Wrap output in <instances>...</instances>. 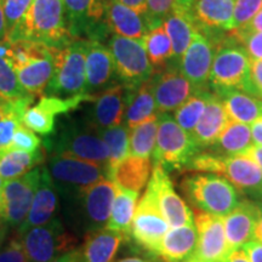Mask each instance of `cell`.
<instances>
[{
	"label": "cell",
	"instance_id": "obj_1",
	"mask_svg": "<svg viewBox=\"0 0 262 262\" xmlns=\"http://www.w3.org/2000/svg\"><path fill=\"white\" fill-rule=\"evenodd\" d=\"M9 41H33L62 49L72 40L63 0H33L24 18L8 33Z\"/></svg>",
	"mask_w": 262,
	"mask_h": 262
},
{
	"label": "cell",
	"instance_id": "obj_2",
	"mask_svg": "<svg viewBox=\"0 0 262 262\" xmlns=\"http://www.w3.org/2000/svg\"><path fill=\"white\" fill-rule=\"evenodd\" d=\"M11 42V41H10ZM58 49L33 41L11 42L8 57L22 88L28 94H44L55 70Z\"/></svg>",
	"mask_w": 262,
	"mask_h": 262
},
{
	"label": "cell",
	"instance_id": "obj_3",
	"mask_svg": "<svg viewBox=\"0 0 262 262\" xmlns=\"http://www.w3.org/2000/svg\"><path fill=\"white\" fill-rule=\"evenodd\" d=\"M182 191L199 211L224 219L241 203V194L228 180L215 173H193L183 180Z\"/></svg>",
	"mask_w": 262,
	"mask_h": 262
},
{
	"label": "cell",
	"instance_id": "obj_4",
	"mask_svg": "<svg viewBox=\"0 0 262 262\" xmlns=\"http://www.w3.org/2000/svg\"><path fill=\"white\" fill-rule=\"evenodd\" d=\"M86 48L88 39H74L67 47L58 49L54 74L42 95L67 98L85 94Z\"/></svg>",
	"mask_w": 262,
	"mask_h": 262
},
{
	"label": "cell",
	"instance_id": "obj_5",
	"mask_svg": "<svg viewBox=\"0 0 262 262\" xmlns=\"http://www.w3.org/2000/svg\"><path fill=\"white\" fill-rule=\"evenodd\" d=\"M191 135L176 123L169 113H158V133L152 153L153 165L165 171L186 169L193 157L201 152Z\"/></svg>",
	"mask_w": 262,
	"mask_h": 262
},
{
	"label": "cell",
	"instance_id": "obj_6",
	"mask_svg": "<svg viewBox=\"0 0 262 262\" xmlns=\"http://www.w3.org/2000/svg\"><path fill=\"white\" fill-rule=\"evenodd\" d=\"M231 37L216 49L209 81L212 89H237L250 95L251 60L244 48L234 44Z\"/></svg>",
	"mask_w": 262,
	"mask_h": 262
},
{
	"label": "cell",
	"instance_id": "obj_7",
	"mask_svg": "<svg viewBox=\"0 0 262 262\" xmlns=\"http://www.w3.org/2000/svg\"><path fill=\"white\" fill-rule=\"evenodd\" d=\"M116 73L126 89L141 86L152 78L155 68L147 55L143 39H131L113 34L108 41Z\"/></svg>",
	"mask_w": 262,
	"mask_h": 262
},
{
	"label": "cell",
	"instance_id": "obj_8",
	"mask_svg": "<svg viewBox=\"0 0 262 262\" xmlns=\"http://www.w3.org/2000/svg\"><path fill=\"white\" fill-rule=\"evenodd\" d=\"M19 235L29 262H50L77 248V238L58 217Z\"/></svg>",
	"mask_w": 262,
	"mask_h": 262
},
{
	"label": "cell",
	"instance_id": "obj_9",
	"mask_svg": "<svg viewBox=\"0 0 262 262\" xmlns=\"http://www.w3.org/2000/svg\"><path fill=\"white\" fill-rule=\"evenodd\" d=\"M48 170L55 187L70 198L94 183L108 179L107 168L70 156L54 155L49 160Z\"/></svg>",
	"mask_w": 262,
	"mask_h": 262
},
{
	"label": "cell",
	"instance_id": "obj_10",
	"mask_svg": "<svg viewBox=\"0 0 262 262\" xmlns=\"http://www.w3.org/2000/svg\"><path fill=\"white\" fill-rule=\"evenodd\" d=\"M52 147L56 152L55 155L74 157L108 169L110 150L94 124L80 125L74 123L66 126Z\"/></svg>",
	"mask_w": 262,
	"mask_h": 262
},
{
	"label": "cell",
	"instance_id": "obj_11",
	"mask_svg": "<svg viewBox=\"0 0 262 262\" xmlns=\"http://www.w3.org/2000/svg\"><path fill=\"white\" fill-rule=\"evenodd\" d=\"M40 172L41 168L37 166L21 178L4 181L0 194L5 224L11 227H19L24 224L31 210L35 191L40 181Z\"/></svg>",
	"mask_w": 262,
	"mask_h": 262
},
{
	"label": "cell",
	"instance_id": "obj_12",
	"mask_svg": "<svg viewBox=\"0 0 262 262\" xmlns=\"http://www.w3.org/2000/svg\"><path fill=\"white\" fill-rule=\"evenodd\" d=\"M170 225L160 212L155 196L146 189L145 194L137 204L130 234L137 244L149 253L157 255L164 235L168 233Z\"/></svg>",
	"mask_w": 262,
	"mask_h": 262
},
{
	"label": "cell",
	"instance_id": "obj_13",
	"mask_svg": "<svg viewBox=\"0 0 262 262\" xmlns=\"http://www.w3.org/2000/svg\"><path fill=\"white\" fill-rule=\"evenodd\" d=\"M215 47L217 45L212 34L196 27L194 37L180 62V71L194 91L206 90L215 57Z\"/></svg>",
	"mask_w": 262,
	"mask_h": 262
},
{
	"label": "cell",
	"instance_id": "obj_14",
	"mask_svg": "<svg viewBox=\"0 0 262 262\" xmlns=\"http://www.w3.org/2000/svg\"><path fill=\"white\" fill-rule=\"evenodd\" d=\"M68 29L73 39L97 40L107 27L103 17L108 0H63Z\"/></svg>",
	"mask_w": 262,
	"mask_h": 262
},
{
	"label": "cell",
	"instance_id": "obj_15",
	"mask_svg": "<svg viewBox=\"0 0 262 262\" xmlns=\"http://www.w3.org/2000/svg\"><path fill=\"white\" fill-rule=\"evenodd\" d=\"M147 189L155 196L159 210L170 227H180L193 224V214L185 201L173 189L168 171L162 166L153 165L152 178Z\"/></svg>",
	"mask_w": 262,
	"mask_h": 262
},
{
	"label": "cell",
	"instance_id": "obj_16",
	"mask_svg": "<svg viewBox=\"0 0 262 262\" xmlns=\"http://www.w3.org/2000/svg\"><path fill=\"white\" fill-rule=\"evenodd\" d=\"M94 95H78L73 97H56L42 95L39 102L29 107L24 116V124L41 136H49L55 130V118L75 110L86 101H94Z\"/></svg>",
	"mask_w": 262,
	"mask_h": 262
},
{
	"label": "cell",
	"instance_id": "obj_17",
	"mask_svg": "<svg viewBox=\"0 0 262 262\" xmlns=\"http://www.w3.org/2000/svg\"><path fill=\"white\" fill-rule=\"evenodd\" d=\"M114 195L116 185L110 179H103L81 191L79 194L72 196L77 204H79L81 217L86 229L94 232L107 224L112 210Z\"/></svg>",
	"mask_w": 262,
	"mask_h": 262
},
{
	"label": "cell",
	"instance_id": "obj_18",
	"mask_svg": "<svg viewBox=\"0 0 262 262\" xmlns=\"http://www.w3.org/2000/svg\"><path fill=\"white\" fill-rule=\"evenodd\" d=\"M194 222L198 232L194 257L206 262H225L232 251L226 238L224 219L208 212L196 211Z\"/></svg>",
	"mask_w": 262,
	"mask_h": 262
},
{
	"label": "cell",
	"instance_id": "obj_19",
	"mask_svg": "<svg viewBox=\"0 0 262 262\" xmlns=\"http://www.w3.org/2000/svg\"><path fill=\"white\" fill-rule=\"evenodd\" d=\"M150 84L158 113L176 111L195 93L179 67H168V70L157 72L150 78Z\"/></svg>",
	"mask_w": 262,
	"mask_h": 262
},
{
	"label": "cell",
	"instance_id": "obj_20",
	"mask_svg": "<svg viewBox=\"0 0 262 262\" xmlns=\"http://www.w3.org/2000/svg\"><path fill=\"white\" fill-rule=\"evenodd\" d=\"M217 175H224L235 188L262 199V171L250 155L225 157L219 160Z\"/></svg>",
	"mask_w": 262,
	"mask_h": 262
},
{
	"label": "cell",
	"instance_id": "obj_21",
	"mask_svg": "<svg viewBox=\"0 0 262 262\" xmlns=\"http://www.w3.org/2000/svg\"><path fill=\"white\" fill-rule=\"evenodd\" d=\"M258 219L257 203L241 201L227 216L224 217L226 238L231 251L243 248L255 237Z\"/></svg>",
	"mask_w": 262,
	"mask_h": 262
},
{
	"label": "cell",
	"instance_id": "obj_22",
	"mask_svg": "<svg viewBox=\"0 0 262 262\" xmlns=\"http://www.w3.org/2000/svg\"><path fill=\"white\" fill-rule=\"evenodd\" d=\"M57 206L56 187H55V183L52 181L48 168L42 166L40 181H39L38 188L35 191L31 210H29L24 224L18 227V234L25 233L28 229L45 225L49 221H51L56 214Z\"/></svg>",
	"mask_w": 262,
	"mask_h": 262
},
{
	"label": "cell",
	"instance_id": "obj_23",
	"mask_svg": "<svg viewBox=\"0 0 262 262\" xmlns=\"http://www.w3.org/2000/svg\"><path fill=\"white\" fill-rule=\"evenodd\" d=\"M103 22L114 34L125 38L143 39L150 31L146 14L118 2H108Z\"/></svg>",
	"mask_w": 262,
	"mask_h": 262
},
{
	"label": "cell",
	"instance_id": "obj_24",
	"mask_svg": "<svg viewBox=\"0 0 262 262\" xmlns=\"http://www.w3.org/2000/svg\"><path fill=\"white\" fill-rule=\"evenodd\" d=\"M86 86L85 94L103 89L112 80L116 73V66L110 49L97 40H88L86 48Z\"/></svg>",
	"mask_w": 262,
	"mask_h": 262
},
{
	"label": "cell",
	"instance_id": "obj_25",
	"mask_svg": "<svg viewBox=\"0 0 262 262\" xmlns=\"http://www.w3.org/2000/svg\"><path fill=\"white\" fill-rule=\"evenodd\" d=\"M229 117L226 108L217 95L209 96L204 113L196 124L192 137L201 149L210 148L229 123Z\"/></svg>",
	"mask_w": 262,
	"mask_h": 262
},
{
	"label": "cell",
	"instance_id": "obj_26",
	"mask_svg": "<svg viewBox=\"0 0 262 262\" xmlns=\"http://www.w3.org/2000/svg\"><path fill=\"white\" fill-rule=\"evenodd\" d=\"M127 89L124 85L108 88L95 97L93 124L97 129H107L122 124L126 107Z\"/></svg>",
	"mask_w": 262,
	"mask_h": 262
},
{
	"label": "cell",
	"instance_id": "obj_27",
	"mask_svg": "<svg viewBox=\"0 0 262 262\" xmlns=\"http://www.w3.org/2000/svg\"><path fill=\"white\" fill-rule=\"evenodd\" d=\"M198 232L193 224L172 227L164 235L158 254L166 262H186L194 256Z\"/></svg>",
	"mask_w": 262,
	"mask_h": 262
},
{
	"label": "cell",
	"instance_id": "obj_28",
	"mask_svg": "<svg viewBox=\"0 0 262 262\" xmlns=\"http://www.w3.org/2000/svg\"><path fill=\"white\" fill-rule=\"evenodd\" d=\"M234 4L235 0H199L191 8V14L199 27L231 32Z\"/></svg>",
	"mask_w": 262,
	"mask_h": 262
},
{
	"label": "cell",
	"instance_id": "obj_29",
	"mask_svg": "<svg viewBox=\"0 0 262 262\" xmlns=\"http://www.w3.org/2000/svg\"><path fill=\"white\" fill-rule=\"evenodd\" d=\"M163 27L168 33L172 45V62H176V66L180 68V62L196 32V22L191 11L172 8L164 21Z\"/></svg>",
	"mask_w": 262,
	"mask_h": 262
},
{
	"label": "cell",
	"instance_id": "obj_30",
	"mask_svg": "<svg viewBox=\"0 0 262 262\" xmlns=\"http://www.w3.org/2000/svg\"><path fill=\"white\" fill-rule=\"evenodd\" d=\"M150 169L152 163L149 158L129 156L111 170L107 178L118 187L140 194L148 181Z\"/></svg>",
	"mask_w": 262,
	"mask_h": 262
},
{
	"label": "cell",
	"instance_id": "obj_31",
	"mask_svg": "<svg viewBox=\"0 0 262 262\" xmlns=\"http://www.w3.org/2000/svg\"><path fill=\"white\" fill-rule=\"evenodd\" d=\"M215 95L224 103L229 119L250 125L262 117V100L242 90H217Z\"/></svg>",
	"mask_w": 262,
	"mask_h": 262
},
{
	"label": "cell",
	"instance_id": "obj_32",
	"mask_svg": "<svg viewBox=\"0 0 262 262\" xmlns=\"http://www.w3.org/2000/svg\"><path fill=\"white\" fill-rule=\"evenodd\" d=\"M125 235L107 228L90 232L81 249L83 262H113Z\"/></svg>",
	"mask_w": 262,
	"mask_h": 262
},
{
	"label": "cell",
	"instance_id": "obj_33",
	"mask_svg": "<svg viewBox=\"0 0 262 262\" xmlns=\"http://www.w3.org/2000/svg\"><path fill=\"white\" fill-rule=\"evenodd\" d=\"M158 116L150 79L136 89H127L124 123L130 129Z\"/></svg>",
	"mask_w": 262,
	"mask_h": 262
},
{
	"label": "cell",
	"instance_id": "obj_34",
	"mask_svg": "<svg viewBox=\"0 0 262 262\" xmlns=\"http://www.w3.org/2000/svg\"><path fill=\"white\" fill-rule=\"evenodd\" d=\"M253 147L254 143L251 139L250 125L235 122V120H229L220 137L209 149L217 155L232 157L247 155Z\"/></svg>",
	"mask_w": 262,
	"mask_h": 262
},
{
	"label": "cell",
	"instance_id": "obj_35",
	"mask_svg": "<svg viewBox=\"0 0 262 262\" xmlns=\"http://www.w3.org/2000/svg\"><path fill=\"white\" fill-rule=\"evenodd\" d=\"M34 101V95L29 94L18 100H5L0 96V149L11 145L16 129L24 124L26 111Z\"/></svg>",
	"mask_w": 262,
	"mask_h": 262
},
{
	"label": "cell",
	"instance_id": "obj_36",
	"mask_svg": "<svg viewBox=\"0 0 262 262\" xmlns=\"http://www.w3.org/2000/svg\"><path fill=\"white\" fill-rule=\"evenodd\" d=\"M45 156L41 149L37 152H25L14 148L0 149V176L4 181L21 178L32 171L44 162Z\"/></svg>",
	"mask_w": 262,
	"mask_h": 262
},
{
	"label": "cell",
	"instance_id": "obj_37",
	"mask_svg": "<svg viewBox=\"0 0 262 262\" xmlns=\"http://www.w3.org/2000/svg\"><path fill=\"white\" fill-rule=\"evenodd\" d=\"M137 198L139 193L116 186V195L113 199L110 220L107 222V229L124 234L130 233L131 224L136 211Z\"/></svg>",
	"mask_w": 262,
	"mask_h": 262
},
{
	"label": "cell",
	"instance_id": "obj_38",
	"mask_svg": "<svg viewBox=\"0 0 262 262\" xmlns=\"http://www.w3.org/2000/svg\"><path fill=\"white\" fill-rule=\"evenodd\" d=\"M110 150V162H108L107 176L111 170H113L120 162H123L130 155V127L125 124L98 129Z\"/></svg>",
	"mask_w": 262,
	"mask_h": 262
},
{
	"label": "cell",
	"instance_id": "obj_39",
	"mask_svg": "<svg viewBox=\"0 0 262 262\" xmlns=\"http://www.w3.org/2000/svg\"><path fill=\"white\" fill-rule=\"evenodd\" d=\"M143 44L155 70L163 71L168 68L170 62H172V45L163 26L147 33Z\"/></svg>",
	"mask_w": 262,
	"mask_h": 262
},
{
	"label": "cell",
	"instance_id": "obj_40",
	"mask_svg": "<svg viewBox=\"0 0 262 262\" xmlns=\"http://www.w3.org/2000/svg\"><path fill=\"white\" fill-rule=\"evenodd\" d=\"M158 133V116L130 129V155L140 158L152 157Z\"/></svg>",
	"mask_w": 262,
	"mask_h": 262
},
{
	"label": "cell",
	"instance_id": "obj_41",
	"mask_svg": "<svg viewBox=\"0 0 262 262\" xmlns=\"http://www.w3.org/2000/svg\"><path fill=\"white\" fill-rule=\"evenodd\" d=\"M211 93L208 90L195 91L191 95L185 103H182L178 110L175 111V120L176 123L181 126L182 130H185L188 135L192 136L196 124L204 113L209 96Z\"/></svg>",
	"mask_w": 262,
	"mask_h": 262
},
{
	"label": "cell",
	"instance_id": "obj_42",
	"mask_svg": "<svg viewBox=\"0 0 262 262\" xmlns=\"http://www.w3.org/2000/svg\"><path fill=\"white\" fill-rule=\"evenodd\" d=\"M9 49L5 54L0 55V96L5 100H18L29 94L22 88L14 66L9 60Z\"/></svg>",
	"mask_w": 262,
	"mask_h": 262
},
{
	"label": "cell",
	"instance_id": "obj_43",
	"mask_svg": "<svg viewBox=\"0 0 262 262\" xmlns=\"http://www.w3.org/2000/svg\"><path fill=\"white\" fill-rule=\"evenodd\" d=\"M262 9V0H235L233 29L243 27ZM232 29V31H233Z\"/></svg>",
	"mask_w": 262,
	"mask_h": 262
},
{
	"label": "cell",
	"instance_id": "obj_44",
	"mask_svg": "<svg viewBox=\"0 0 262 262\" xmlns=\"http://www.w3.org/2000/svg\"><path fill=\"white\" fill-rule=\"evenodd\" d=\"M175 0H147L146 17L148 19L150 31L163 26L165 18L171 12Z\"/></svg>",
	"mask_w": 262,
	"mask_h": 262
},
{
	"label": "cell",
	"instance_id": "obj_45",
	"mask_svg": "<svg viewBox=\"0 0 262 262\" xmlns=\"http://www.w3.org/2000/svg\"><path fill=\"white\" fill-rule=\"evenodd\" d=\"M40 143L41 141L37 135H35L34 131L28 129L25 124H22V125H19L17 129H16L14 136H12L10 148L33 153L37 152L38 149H40Z\"/></svg>",
	"mask_w": 262,
	"mask_h": 262
},
{
	"label": "cell",
	"instance_id": "obj_46",
	"mask_svg": "<svg viewBox=\"0 0 262 262\" xmlns=\"http://www.w3.org/2000/svg\"><path fill=\"white\" fill-rule=\"evenodd\" d=\"M33 0H3L6 32H10L24 18Z\"/></svg>",
	"mask_w": 262,
	"mask_h": 262
},
{
	"label": "cell",
	"instance_id": "obj_47",
	"mask_svg": "<svg viewBox=\"0 0 262 262\" xmlns=\"http://www.w3.org/2000/svg\"><path fill=\"white\" fill-rule=\"evenodd\" d=\"M0 262H29L21 235L14 237L0 250Z\"/></svg>",
	"mask_w": 262,
	"mask_h": 262
},
{
	"label": "cell",
	"instance_id": "obj_48",
	"mask_svg": "<svg viewBox=\"0 0 262 262\" xmlns=\"http://www.w3.org/2000/svg\"><path fill=\"white\" fill-rule=\"evenodd\" d=\"M235 40L244 45L245 51L251 61L262 60V32L251 33V34L244 35Z\"/></svg>",
	"mask_w": 262,
	"mask_h": 262
},
{
	"label": "cell",
	"instance_id": "obj_49",
	"mask_svg": "<svg viewBox=\"0 0 262 262\" xmlns=\"http://www.w3.org/2000/svg\"><path fill=\"white\" fill-rule=\"evenodd\" d=\"M250 95L262 100V60L251 61Z\"/></svg>",
	"mask_w": 262,
	"mask_h": 262
},
{
	"label": "cell",
	"instance_id": "obj_50",
	"mask_svg": "<svg viewBox=\"0 0 262 262\" xmlns=\"http://www.w3.org/2000/svg\"><path fill=\"white\" fill-rule=\"evenodd\" d=\"M260 32H262V9L254 16V18L250 22H248L243 27L231 31V34L234 39H238L241 37H244V35L251 34V33Z\"/></svg>",
	"mask_w": 262,
	"mask_h": 262
},
{
	"label": "cell",
	"instance_id": "obj_51",
	"mask_svg": "<svg viewBox=\"0 0 262 262\" xmlns=\"http://www.w3.org/2000/svg\"><path fill=\"white\" fill-rule=\"evenodd\" d=\"M243 251L250 262H262V243L257 239H251L243 247Z\"/></svg>",
	"mask_w": 262,
	"mask_h": 262
},
{
	"label": "cell",
	"instance_id": "obj_52",
	"mask_svg": "<svg viewBox=\"0 0 262 262\" xmlns=\"http://www.w3.org/2000/svg\"><path fill=\"white\" fill-rule=\"evenodd\" d=\"M250 131L254 146L262 147V117L250 124Z\"/></svg>",
	"mask_w": 262,
	"mask_h": 262
},
{
	"label": "cell",
	"instance_id": "obj_53",
	"mask_svg": "<svg viewBox=\"0 0 262 262\" xmlns=\"http://www.w3.org/2000/svg\"><path fill=\"white\" fill-rule=\"evenodd\" d=\"M50 262H83V251H81V249L75 248L70 253L62 255V256L55 258Z\"/></svg>",
	"mask_w": 262,
	"mask_h": 262
},
{
	"label": "cell",
	"instance_id": "obj_54",
	"mask_svg": "<svg viewBox=\"0 0 262 262\" xmlns=\"http://www.w3.org/2000/svg\"><path fill=\"white\" fill-rule=\"evenodd\" d=\"M108 2H118L122 4L129 6V8L136 10L141 14H146L147 0H108Z\"/></svg>",
	"mask_w": 262,
	"mask_h": 262
},
{
	"label": "cell",
	"instance_id": "obj_55",
	"mask_svg": "<svg viewBox=\"0 0 262 262\" xmlns=\"http://www.w3.org/2000/svg\"><path fill=\"white\" fill-rule=\"evenodd\" d=\"M225 262H250L243 250H233Z\"/></svg>",
	"mask_w": 262,
	"mask_h": 262
},
{
	"label": "cell",
	"instance_id": "obj_56",
	"mask_svg": "<svg viewBox=\"0 0 262 262\" xmlns=\"http://www.w3.org/2000/svg\"><path fill=\"white\" fill-rule=\"evenodd\" d=\"M199 0H175L172 8L183 10V11H191V8Z\"/></svg>",
	"mask_w": 262,
	"mask_h": 262
},
{
	"label": "cell",
	"instance_id": "obj_57",
	"mask_svg": "<svg viewBox=\"0 0 262 262\" xmlns=\"http://www.w3.org/2000/svg\"><path fill=\"white\" fill-rule=\"evenodd\" d=\"M6 37H8V32H6L4 9H3V0H0V41L5 40Z\"/></svg>",
	"mask_w": 262,
	"mask_h": 262
},
{
	"label": "cell",
	"instance_id": "obj_58",
	"mask_svg": "<svg viewBox=\"0 0 262 262\" xmlns=\"http://www.w3.org/2000/svg\"><path fill=\"white\" fill-rule=\"evenodd\" d=\"M258 206V219L256 228H255V239L262 243V203H257Z\"/></svg>",
	"mask_w": 262,
	"mask_h": 262
},
{
	"label": "cell",
	"instance_id": "obj_59",
	"mask_svg": "<svg viewBox=\"0 0 262 262\" xmlns=\"http://www.w3.org/2000/svg\"><path fill=\"white\" fill-rule=\"evenodd\" d=\"M248 155H250L255 160H256V163L258 164V166H260V169L262 171V147L254 146L253 148L249 150Z\"/></svg>",
	"mask_w": 262,
	"mask_h": 262
},
{
	"label": "cell",
	"instance_id": "obj_60",
	"mask_svg": "<svg viewBox=\"0 0 262 262\" xmlns=\"http://www.w3.org/2000/svg\"><path fill=\"white\" fill-rule=\"evenodd\" d=\"M118 262H149V261L143 260V258H140V257H125V258H122V260H119Z\"/></svg>",
	"mask_w": 262,
	"mask_h": 262
},
{
	"label": "cell",
	"instance_id": "obj_61",
	"mask_svg": "<svg viewBox=\"0 0 262 262\" xmlns=\"http://www.w3.org/2000/svg\"><path fill=\"white\" fill-rule=\"evenodd\" d=\"M5 224L4 217H3V199H2V194H0V234H2V227L3 225Z\"/></svg>",
	"mask_w": 262,
	"mask_h": 262
},
{
	"label": "cell",
	"instance_id": "obj_62",
	"mask_svg": "<svg viewBox=\"0 0 262 262\" xmlns=\"http://www.w3.org/2000/svg\"><path fill=\"white\" fill-rule=\"evenodd\" d=\"M186 262H206V261H203V260H201V258H196V257H191L189 258V260H187Z\"/></svg>",
	"mask_w": 262,
	"mask_h": 262
},
{
	"label": "cell",
	"instance_id": "obj_63",
	"mask_svg": "<svg viewBox=\"0 0 262 262\" xmlns=\"http://www.w3.org/2000/svg\"><path fill=\"white\" fill-rule=\"evenodd\" d=\"M3 185H4V180H3V179H2V176H0V191H2Z\"/></svg>",
	"mask_w": 262,
	"mask_h": 262
}]
</instances>
